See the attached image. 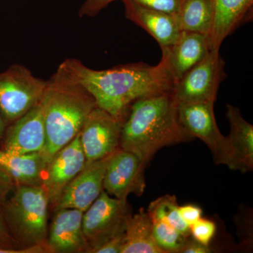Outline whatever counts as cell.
Returning a JSON list of instances; mask_svg holds the SVG:
<instances>
[{
    "label": "cell",
    "mask_w": 253,
    "mask_h": 253,
    "mask_svg": "<svg viewBox=\"0 0 253 253\" xmlns=\"http://www.w3.org/2000/svg\"><path fill=\"white\" fill-rule=\"evenodd\" d=\"M190 231L193 239L205 246H209L215 234L216 225L212 221L201 218L190 226Z\"/></svg>",
    "instance_id": "cell-25"
},
{
    "label": "cell",
    "mask_w": 253,
    "mask_h": 253,
    "mask_svg": "<svg viewBox=\"0 0 253 253\" xmlns=\"http://www.w3.org/2000/svg\"><path fill=\"white\" fill-rule=\"evenodd\" d=\"M4 214L13 237L21 249H45L49 203L42 186L21 185L11 188L5 199Z\"/></svg>",
    "instance_id": "cell-4"
},
{
    "label": "cell",
    "mask_w": 253,
    "mask_h": 253,
    "mask_svg": "<svg viewBox=\"0 0 253 253\" xmlns=\"http://www.w3.org/2000/svg\"><path fill=\"white\" fill-rule=\"evenodd\" d=\"M46 163L41 153L15 154L0 148V181L12 187L41 186Z\"/></svg>",
    "instance_id": "cell-16"
},
{
    "label": "cell",
    "mask_w": 253,
    "mask_h": 253,
    "mask_svg": "<svg viewBox=\"0 0 253 253\" xmlns=\"http://www.w3.org/2000/svg\"><path fill=\"white\" fill-rule=\"evenodd\" d=\"M224 66L219 50L210 51L176 82L173 92L177 103H214L219 86L226 76Z\"/></svg>",
    "instance_id": "cell-8"
},
{
    "label": "cell",
    "mask_w": 253,
    "mask_h": 253,
    "mask_svg": "<svg viewBox=\"0 0 253 253\" xmlns=\"http://www.w3.org/2000/svg\"><path fill=\"white\" fill-rule=\"evenodd\" d=\"M155 242L164 253H180L189 238L161 221H152Z\"/></svg>",
    "instance_id": "cell-24"
},
{
    "label": "cell",
    "mask_w": 253,
    "mask_h": 253,
    "mask_svg": "<svg viewBox=\"0 0 253 253\" xmlns=\"http://www.w3.org/2000/svg\"><path fill=\"white\" fill-rule=\"evenodd\" d=\"M60 65L92 95L98 107L122 123L133 103L147 96L173 91L175 84L163 52L156 66L134 63L96 71L75 58L66 59Z\"/></svg>",
    "instance_id": "cell-1"
},
{
    "label": "cell",
    "mask_w": 253,
    "mask_h": 253,
    "mask_svg": "<svg viewBox=\"0 0 253 253\" xmlns=\"http://www.w3.org/2000/svg\"><path fill=\"white\" fill-rule=\"evenodd\" d=\"M123 123L96 106L80 131V141L86 164L107 157L120 149Z\"/></svg>",
    "instance_id": "cell-10"
},
{
    "label": "cell",
    "mask_w": 253,
    "mask_h": 253,
    "mask_svg": "<svg viewBox=\"0 0 253 253\" xmlns=\"http://www.w3.org/2000/svg\"><path fill=\"white\" fill-rule=\"evenodd\" d=\"M178 118L186 136L199 138L207 145L214 163L238 171L229 139L219 131L214 118V103H177Z\"/></svg>",
    "instance_id": "cell-5"
},
{
    "label": "cell",
    "mask_w": 253,
    "mask_h": 253,
    "mask_svg": "<svg viewBox=\"0 0 253 253\" xmlns=\"http://www.w3.org/2000/svg\"><path fill=\"white\" fill-rule=\"evenodd\" d=\"M226 108V118L230 126L228 139L238 171L250 172L253 168V126L244 119L238 108L230 104Z\"/></svg>",
    "instance_id": "cell-19"
},
{
    "label": "cell",
    "mask_w": 253,
    "mask_h": 253,
    "mask_svg": "<svg viewBox=\"0 0 253 253\" xmlns=\"http://www.w3.org/2000/svg\"><path fill=\"white\" fill-rule=\"evenodd\" d=\"M148 214L152 221H161L190 238V226L183 220L175 196L165 195L150 204Z\"/></svg>",
    "instance_id": "cell-22"
},
{
    "label": "cell",
    "mask_w": 253,
    "mask_h": 253,
    "mask_svg": "<svg viewBox=\"0 0 253 253\" xmlns=\"http://www.w3.org/2000/svg\"><path fill=\"white\" fill-rule=\"evenodd\" d=\"M179 211L183 220L189 226L201 219L202 216V209L195 205L189 204L179 206Z\"/></svg>",
    "instance_id": "cell-29"
},
{
    "label": "cell",
    "mask_w": 253,
    "mask_h": 253,
    "mask_svg": "<svg viewBox=\"0 0 253 253\" xmlns=\"http://www.w3.org/2000/svg\"><path fill=\"white\" fill-rule=\"evenodd\" d=\"M111 156L86 164L64 190L53 212L63 208L85 212L104 190L105 172Z\"/></svg>",
    "instance_id": "cell-14"
},
{
    "label": "cell",
    "mask_w": 253,
    "mask_h": 253,
    "mask_svg": "<svg viewBox=\"0 0 253 253\" xmlns=\"http://www.w3.org/2000/svg\"><path fill=\"white\" fill-rule=\"evenodd\" d=\"M46 143L41 101L26 114L6 126L0 148L15 154L42 153Z\"/></svg>",
    "instance_id": "cell-12"
},
{
    "label": "cell",
    "mask_w": 253,
    "mask_h": 253,
    "mask_svg": "<svg viewBox=\"0 0 253 253\" xmlns=\"http://www.w3.org/2000/svg\"><path fill=\"white\" fill-rule=\"evenodd\" d=\"M47 81L19 64L0 73V116L9 126L41 101Z\"/></svg>",
    "instance_id": "cell-6"
},
{
    "label": "cell",
    "mask_w": 253,
    "mask_h": 253,
    "mask_svg": "<svg viewBox=\"0 0 253 253\" xmlns=\"http://www.w3.org/2000/svg\"><path fill=\"white\" fill-rule=\"evenodd\" d=\"M253 0H213L210 50H219L228 36L253 14Z\"/></svg>",
    "instance_id": "cell-17"
},
{
    "label": "cell",
    "mask_w": 253,
    "mask_h": 253,
    "mask_svg": "<svg viewBox=\"0 0 253 253\" xmlns=\"http://www.w3.org/2000/svg\"><path fill=\"white\" fill-rule=\"evenodd\" d=\"M161 49L166 54L168 69L175 83L211 51L207 36L186 31H181L180 36L172 45Z\"/></svg>",
    "instance_id": "cell-15"
},
{
    "label": "cell",
    "mask_w": 253,
    "mask_h": 253,
    "mask_svg": "<svg viewBox=\"0 0 253 253\" xmlns=\"http://www.w3.org/2000/svg\"><path fill=\"white\" fill-rule=\"evenodd\" d=\"M41 104L46 134L41 154L49 163L79 134L86 118L97 106L92 95L61 65L47 81Z\"/></svg>",
    "instance_id": "cell-3"
},
{
    "label": "cell",
    "mask_w": 253,
    "mask_h": 253,
    "mask_svg": "<svg viewBox=\"0 0 253 253\" xmlns=\"http://www.w3.org/2000/svg\"><path fill=\"white\" fill-rule=\"evenodd\" d=\"M125 239L121 253H164L155 242L152 220L143 209L128 217Z\"/></svg>",
    "instance_id": "cell-20"
},
{
    "label": "cell",
    "mask_w": 253,
    "mask_h": 253,
    "mask_svg": "<svg viewBox=\"0 0 253 253\" xmlns=\"http://www.w3.org/2000/svg\"><path fill=\"white\" fill-rule=\"evenodd\" d=\"M178 118L174 92L133 103L122 125L120 149L136 155L144 166L165 146L189 140Z\"/></svg>",
    "instance_id": "cell-2"
},
{
    "label": "cell",
    "mask_w": 253,
    "mask_h": 253,
    "mask_svg": "<svg viewBox=\"0 0 253 253\" xmlns=\"http://www.w3.org/2000/svg\"><path fill=\"white\" fill-rule=\"evenodd\" d=\"M86 164L80 133L46 163L41 186L45 190L49 199V212L54 211L64 190L84 169Z\"/></svg>",
    "instance_id": "cell-9"
},
{
    "label": "cell",
    "mask_w": 253,
    "mask_h": 253,
    "mask_svg": "<svg viewBox=\"0 0 253 253\" xmlns=\"http://www.w3.org/2000/svg\"><path fill=\"white\" fill-rule=\"evenodd\" d=\"M174 16L181 31L208 37L212 22L213 0H182Z\"/></svg>",
    "instance_id": "cell-21"
},
{
    "label": "cell",
    "mask_w": 253,
    "mask_h": 253,
    "mask_svg": "<svg viewBox=\"0 0 253 253\" xmlns=\"http://www.w3.org/2000/svg\"><path fill=\"white\" fill-rule=\"evenodd\" d=\"M145 167L136 155L118 149L108 163L103 183L104 191L118 199H126L130 194L141 196L146 187Z\"/></svg>",
    "instance_id": "cell-11"
},
{
    "label": "cell",
    "mask_w": 253,
    "mask_h": 253,
    "mask_svg": "<svg viewBox=\"0 0 253 253\" xmlns=\"http://www.w3.org/2000/svg\"><path fill=\"white\" fill-rule=\"evenodd\" d=\"M12 186L0 181V250L4 253H46L43 248L34 247L21 249L13 237L5 217L4 205L6 195Z\"/></svg>",
    "instance_id": "cell-23"
},
{
    "label": "cell",
    "mask_w": 253,
    "mask_h": 253,
    "mask_svg": "<svg viewBox=\"0 0 253 253\" xmlns=\"http://www.w3.org/2000/svg\"><path fill=\"white\" fill-rule=\"evenodd\" d=\"M211 252V249L208 246H205L194 239H188L180 251V253H209Z\"/></svg>",
    "instance_id": "cell-30"
},
{
    "label": "cell",
    "mask_w": 253,
    "mask_h": 253,
    "mask_svg": "<svg viewBox=\"0 0 253 253\" xmlns=\"http://www.w3.org/2000/svg\"><path fill=\"white\" fill-rule=\"evenodd\" d=\"M6 125L3 121L2 118L0 116V143L2 140L3 137H4L5 130L6 129Z\"/></svg>",
    "instance_id": "cell-31"
},
{
    "label": "cell",
    "mask_w": 253,
    "mask_h": 253,
    "mask_svg": "<svg viewBox=\"0 0 253 253\" xmlns=\"http://www.w3.org/2000/svg\"><path fill=\"white\" fill-rule=\"evenodd\" d=\"M125 241L126 239L124 232L106 241L104 244L94 250L93 253H121Z\"/></svg>",
    "instance_id": "cell-28"
},
{
    "label": "cell",
    "mask_w": 253,
    "mask_h": 253,
    "mask_svg": "<svg viewBox=\"0 0 253 253\" xmlns=\"http://www.w3.org/2000/svg\"><path fill=\"white\" fill-rule=\"evenodd\" d=\"M127 19L140 26L158 42L161 47L174 44L181 31L174 15L143 7L131 0H123Z\"/></svg>",
    "instance_id": "cell-18"
},
{
    "label": "cell",
    "mask_w": 253,
    "mask_h": 253,
    "mask_svg": "<svg viewBox=\"0 0 253 253\" xmlns=\"http://www.w3.org/2000/svg\"><path fill=\"white\" fill-rule=\"evenodd\" d=\"M54 214L48 226V253H88L83 229L84 212L75 208H63Z\"/></svg>",
    "instance_id": "cell-13"
},
{
    "label": "cell",
    "mask_w": 253,
    "mask_h": 253,
    "mask_svg": "<svg viewBox=\"0 0 253 253\" xmlns=\"http://www.w3.org/2000/svg\"><path fill=\"white\" fill-rule=\"evenodd\" d=\"M116 0H85L79 10V16H94L99 14L101 10ZM123 1V0H121Z\"/></svg>",
    "instance_id": "cell-27"
},
{
    "label": "cell",
    "mask_w": 253,
    "mask_h": 253,
    "mask_svg": "<svg viewBox=\"0 0 253 253\" xmlns=\"http://www.w3.org/2000/svg\"><path fill=\"white\" fill-rule=\"evenodd\" d=\"M130 214L126 199L112 197L103 190L83 214V229L88 253H93L106 241L124 233Z\"/></svg>",
    "instance_id": "cell-7"
},
{
    "label": "cell",
    "mask_w": 253,
    "mask_h": 253,
    "mask_svg": "<svg viewBox=\"0 0 253 253\" xmlns=\"http://www.w3.org/2000/svg\"><path fill=\"white\" fill-rule=\"evenodd\" d=\"M143 7L165 14L176 15L182 0H131Z\"/></svg>",
    "instance_id": "cell-26"
}]
</instances>
